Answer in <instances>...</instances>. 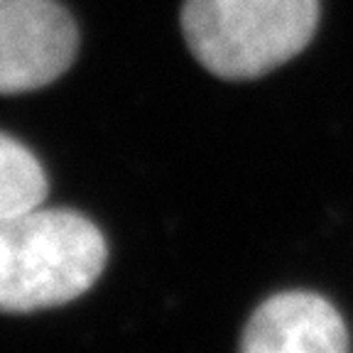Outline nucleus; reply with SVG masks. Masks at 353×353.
<instances>
[{"label":"nucleus","instance_id":"f03ea898","mask_svg":"<svg viewBox=\"0 0 353 353\" xmlns=\"http://www.w3.org/2000/svg\"><path fill=\"white\" fill-rule=\"evenodd\" d=\"M179 25L206 72L250 81L307 50L319 28V0H184Z\"/></svg>","mask_w":353,"mask_h":353},{"label":"nucleus","instance_id":"20e7f679","mask_svg":"<svg viewBox=\"0 0 353 353\" xmlns=\"http://www.w3.org/2000/svg\"><path fill=\"white\" fill-rule=\"evenodd\" d=\"M341 312L319 292L287 290L268 297L243 329V353H346Z\"/></svg>","mask_w":353,"mask_h":353},{"label":"nucleus","instance_id":"39448f33","mask_svg":"<svg viewBox=\"0 0 353 353\" xmlns=\"http://www.w3.org/2000/svg\"><path fill=\"white\" fill-rule=\"evenodd\" d=\"M47 194L50 179L37 154L0 132V223L42 206Z\"/></svg>","mask_w":353,"mask_h":353},{"label":"nucleus","instance_id":"7ed1b4c3","mask_svg":"<svg viewBox=\"0 0 353 353\" xmlns=\"http://www.w3.org/2000/svg\"><path fill=\"white\" fill-rule=\"evenodd\" d=\"M79 30L57 0H0V96L50 86L77 59Z\"/></svg>","mask_w":353,"mask_h":353},{"label":"nucleus","instance_id":"f257e3e1","mask_svg":"<svg viewBox=\"0 0 353 353\" xmlns=\"http://www.w3.org/2000/svg\"><path fill=\"white\" fill-rule=\"evenodd\" d=\"M108 243L74 209H30L0 223V312L69 304L103 275Z\"/></svg>","mask_w":353,"mask_h":353}]
</instances>
